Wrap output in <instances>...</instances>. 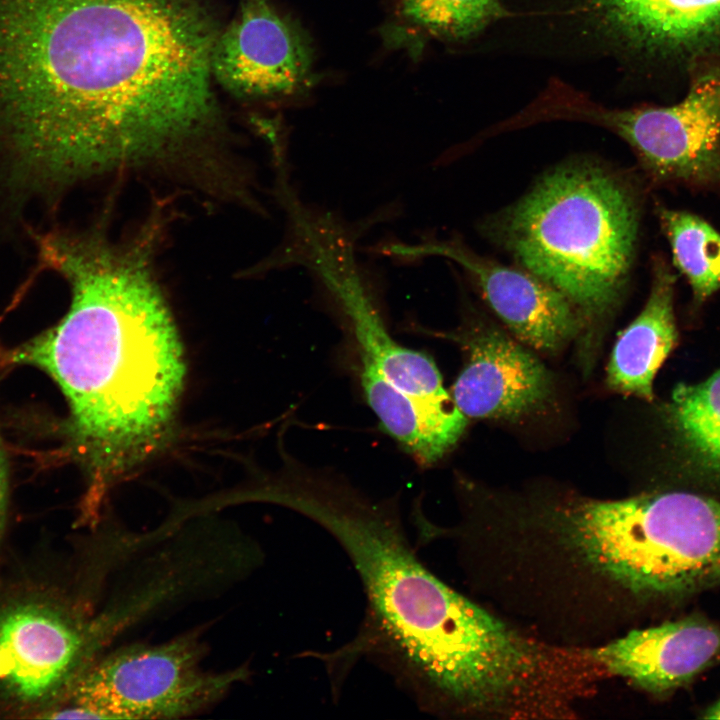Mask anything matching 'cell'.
I'll return each mask as SVG.
<instances>
[{
    "instance_id": "cell-9",
    "label": "cell",
    "mask_w": 720,
    "mask_h": 720,
    "mask_svg": "<svg viewBox=\"0 0 720 720\" xmlns=\"http://www.w3.org/2000/svg\"><path fill=\"white\" fill-rule=\"evenodd\" d=\"M314 50L301 24L269 0H240L237 16L218 34L212 53L214 79L246 99L287 97L312 81Z\"/></svg>"
},
{
    "instance_id": "cell-8",
    "label": "cell",
    "mask_w": 720,
    "mask_h": 720,
    "mask_svg": "<svg viewBox=\"0 0 720 720\" xmlns=\"http://www.w3.org/2000/svg\"><path fill=\"white\" fill-rule=\"evenodd\" d=\"M550 111L554 120L590 123L622 138L656 184L720 188V66L697 76L672 106L610 108L566 85Z\"/></svg>"
},
{
    "instance_id": "cell-14",
    "label": "cell",
    "mask_w": 720,
    "mask_h": 720,
    "mask_svg": "<svg viewBox=\"0 0 720 720\" xmlns=\"http://www.w3.org/2000/svg\"><path fill=\"white\" fill-rule=\"evenodd\" d=\"M360 361L365 399L383 430L419 464L441 459L460 439L467 417L451 395L416 396L386 379L369 361Z\"/></svg>"
},
{
    "instance_id": "cell-17",
    "label": "cell",
    "mask_w": 720,
    "mask_h": 720,
    "mask_svg": "<svg viewBox=\"0 0 720 720\" xmlns=\"http://www.w3.org/2000/svg\"><path fill=\"white\" fill-rule=\"evenodd\" d=\"M665 416L691 475L720 498V369L703 382L677 385Z\"/></svg>"
},
{
    "instance_id": "cell-16",
    "label": "cell",
    "mask_w": 720,
    "mask_h": 720,
    "mask_svg": "<svg viewBox=\"0 0 720 720\" xmlns=\"http://www.w3.org/2000/svg\"><path fill=\"white\" fill-rule=\"evenodd\" d=\"M330 288L350 322L359 360L371 362L386 379L410 394L449 395L435 362L425 353L404 347L392 338L358 280L347 277Z\"/></svg>"
},
{
    "instance_id": "cell-10",
    "label": "cell",
    "mask_w": 720,
    "mask_h": 720,
    "mask_svg": "<svg viewBox=\"0 0 720 720\" xmlns=\"http://www.w3.org/2000/svg\"><path fill=\"white\" fill-rule=\"evenodd\" d=\"M441 335L458 343L466 354L450 395L467 418H518L543 406L551 396L549 370L501 330L471 322Z\"/></svg>"
},
{
    "instance_id": "cell-15",
    "label": "cell",
    "mask_w": 720,
    "mask_h": 720,
    "mask_svg": "<svg viewBox=\"0 0 720 720\" xmlns=\"http://www.w3.org/2000/svg\"><path fill=\"white\" fill-rule=\"evenodd\" d=\"M676 276L660 257L644 308L618 337L607 368L608 386L620 393L653 399L654 377L678 340L674 315Z\"/></svg>"
},
{
    "instance_id": "cell-6",
    "label": "cell",
    "mask_w": 720,
    "mask_h": 720,
    "mask_svg": "<svg viewBox=\"0 0 720 720\" xmlns=\"http://www.w3.org/2000/svg\"><path fill=\"white\" fill-rule=\"evenodd\" d=\"M543 519L584 565L639 601L677 605L720 586V498L710 494L571 498Z\"/></svg>"
},
{
    "instance_id": "cell-1",
    "label": "cell",
    "mask_w": 720,
    "mask_h": 720,
    "mask_svg": "<svg viewBox=\"0 0 720 720\" xmlns=\"http://www.w3.org/2000/svg\"><path fill=\"white\" fill-rule=\"evenodd\" d=\"M197 0H0V142L48 188L193 152L218 122Z\"/></svg>"
},
{
    "instance_id": "cell-18",
    "label": "cell",
    "mask_w": 720,
    "mask_h": 720,
    "mask_svg": "<svg viewBox=\"0 0 720 720\" xmlns=\"http://www.w3.org/2000/svg\"><path fill=\"white\" fill-rule=\"evenodd\" d=\"M657 216L674 264L688 280L693 302L699 306L720 289V233L687 211L659 206Z\"/></svg>"
},
{
    "instance_id": "cell-11",
    "label": "cell",
    "mask_w": 720,
    "mask_h": 720,
    "mask_svg": "<svg viewBox=\"0 0 720 720\" xmlns=\"http://www.w3.org/2000/svg\"><path fill=\"white\" fill-rule=\"evenodd\" d=\"M588 656L649 693L669 696L720 662V624L693 612L631 630Z\"/></svg>"
},
{
    "instance_id": "cell-13",
    "label": "cell",
    "mask_w": 720,
    "mask_h": 720,
    "mask_svg": "<svg viewBox=\"0 0 720 720\" xmlns=\"http://www.w3.org/2000/svg\"><path fill=\"white\" fill-rule=\"evenodd\" d=\"M614 49L649 56L696 53L720 43V0H579Z\"/></svg>"
},
{
    "instance_id": "cell-7",
    "label": "cell",
    "mask_w": 720,
    "mask_h": 720,
    "mask_svg": "<svg viewBox=\"0 0 720 720\" xmlns=\"http://www.w3.org/2000/svg\"><path fill=\"white\" fill-rule=\"evenodd\" d=\"M199 632L158 644L105 651L80 675L48 719H178L219 702L248 670L203 667Z\"/></svg>"
},
{
    "instance_id": "cell-5",
    "label": "cell",
    "mask_w": 720,
    "mask_h": 720,
    "mask_svg": "<svg viewBox=\"0 0 720 720\" xmlns=\"http://www.w3.org/2000/svg\"><path fill=\"white\" fill-rule=\"evenodd\" d=\"M100 548L0 567V718L47 719L122 629L115 605L98 606Z\"/></svg>"
},
{
    "instance_id": "cell-2",
    "label": "cell",
    "mask_w": 720,
    "mask_h": 720,
    "mask_svg": "<svg viewBox=\"0 0 720 720\" xmlns=\"http://www.w3.org/2000/svg\"><path fill=\"white\" fill-rule=\"evenodd\" d=\"M267 502L326 530L350 558L366 595L357 636L326 661L382 664L436 714L510 712L545 677L549 655L459 594L417 557L393 499L373 500L331 472L288 457Z\"/></svg>"
},
{
    "instance_id": "cell-3",
    "label": "cell",
    "mask_w": 720,
    "mask_h": 720,
    "mask_svg": "<svg viewBox=\"0 0 720 720\" xmlns=\"http://www.w3.org/2000/svg\"><path fill=\"white\" fill-rule=\"evenodd\" d=\"M155 232L151 224L122 243L96 233L42 236L41 259L70 284L71 305L10 353L58 384L78 451L101 483L161 444L183 390L181 341L152 270Z\"/></svg>"
},
{
    "instance_id": "cell-4",
    "label": "cell",
    "mask_w": 720,
    "mask_h": 720,
    "mask_svg": "<svg viewBox=\"0 0 720 720\" xmlns=\"http://www.w3.org/2000/svg\"><path fill=\"white\" fill-rule=\"evenodd\" d=\"M639 208L633 185L580 160L549 171L484 227L522 269L562 293L585 327L605 318L623 296Z\"/></svg>"
},
{
    "instance_id": "cell-12",
    "label": "cell",
    "mask_w": 720,
    "mask_h": 720,
    "mask_svg": "<svg viewBox=\"0 0 720 720\" xmlns=\"http://www.w3.org/2000/svg\"><path fill=\"white\" fill-rule=\"evenodd\" d=\"M425 249L461 265L498 317L534 349L557 352L584 329L572 303L528 271L480 256L456 242Z\"/></svg>"
},
{
    "instance_id": "cell-19",
    "label": "cell",
    "mask_w": 720,
    "mask_h": 720,
    "mask_svg": "<svg viewBox=\"0 0 720 720\" xmlns=\"http://www.w3.org/2000/svg\"><path fill=\"white\" fill-rule=\"evenodd\" d=\"M501 0H401L398 15L438 40L463 42L506 16Z\"/></svg>"
},
{
    "instance_id": "cell-20",
    "label": "cell",
    "mask_w": 720,
    "mask_h": 720,
    "mask_svg": "<svg viewBox=\"0 0 720 720\" xmlns=\"http://www.w3.org/2000/svg\"><path fill=\"white\" fill-rule=\"evenodd\" d=\"M8 509V477L7 465L0 441V547L4 538Z\"/></svg>"
},
{
    "instance_id": "cell-21",
    "label": "cell",
    "mask_w": 720,
    "mask_h": 720,
    "mask_svg": "<svg viewBox=\"0 0 720 720\" xmlns=\"http://www.w3.org/2000/svg\"><path fill=\"white\" fill-rule=\"evenodd\" d=\"M702 719H720V697L701 712Z\"/></svg>"
}]
</instances>
